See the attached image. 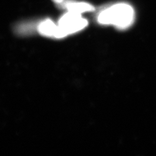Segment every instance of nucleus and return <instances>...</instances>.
<instances>
[{"instance_id":"nucleus-1","label":"nucleus","mask_w":156,"mask_h":156,"mask_svg":"<svg viewBox=\"0 0 156 156\" xmlns=\"http://www.w3.org/2000/svg\"><path fill=\"white\" fill-rule=\"evenodd\" d=\"M135 12L133 6L126 2H117L102 9L97 16V21L104 26H112L126 30L134 23Z\"/></svg>"},{"instance_id":"nucleus-2","label":"nucleus","mask_w":156,"mask_h":156,"mask_svg":"<svg viewBox=\"0 0 156 156\" xmlns=\"http://www.w3.org/2000/svg\"><path fill=\"white\" fill-rule=\"evenodd\" d=\"M88 25V21L81 14L68 11L60 18L56 38H63L68 35L80 31Z\"/></svg>"},{"instance_id":"nucleus-3","label":"nucleus","mask_w":156,"mask_h":156,"mask_svg":"<svg viewBox=\"0 0 156 156\" xmlns=\"http://www.w3.org/2000/svg\"><path fill=\"white\" fill-rule=\"evenodd\" d=\"M61 6L67 9L68 11L82 14L86 12H90L95 11V7L91 4L86 2H77L68 1L63 2L59 4Z\"/></svg>"},{"instance_id":"nucleus-4","label":"nucleus","mask_w":156,"mask_h":156,"mask_svg":"<svg viewBox=\"0 0 156 156\" xmlns=\"http://www.w3.org/2000/svg\"><path fill=\"white\" fill-rule=\"evenodd\" d=\"M57 30L58 26L49 19L40 23L38 26V30L39 33L45 36L54 37L56 38Z\"/></svg>"},{"instance_id":"nucleus-5","label":"nucleus","mask_w":156,"mask_h":156,"mask_svg":"<svg viewBox=\"0 0 156 156\" xmlns=\"http://www.w3.org/2000/svg\"><path fill=\"white\" fill-rule=\"evenodd\" d=\"M53 1L57 4H60L62 2H64V0H53Z\"/></svg>"}]
</instances>
